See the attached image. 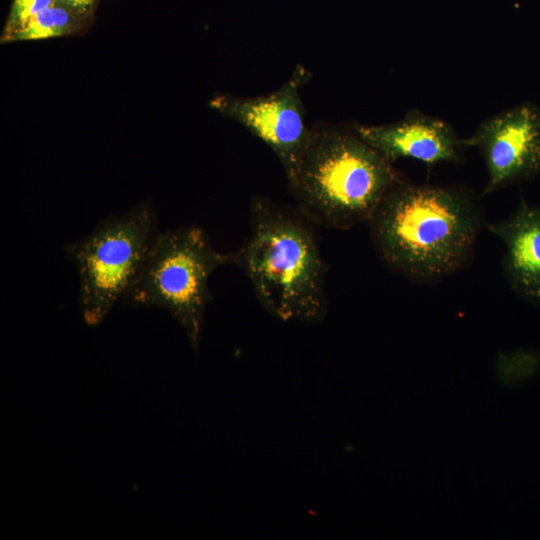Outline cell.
Here are the masks:
<instances>
[{
	"mask_svg": "<svg viewBox=\"0 0 540 540\" xmlns=\"http://www.w3.org/2000/svg\"><path fill=\"white\" fill-rule=\"evenodd\" d=\"M86 20L88 19L54 3L19 27L2 33L1 42L39 40L70 35L82 29Z\"/></svg>",
	"mask_w": 540,
	"mask_h": 540,
	"instance_id": "obj_10",
	"label": "cell"
},
{
	"mask_svg": "<svg viewBox=\"0 0 540 540\" xmlns=\"http://www.w3.org/2000/svg\"><path fill=\"white\" fill-rule=\"evenodd\" d=\"M359 135L386 160L412 158L431 167L440 162H462L469 148L444 120L410 110L400 120L378 125H356Z\"/></svg>",
	"mask_w": 540,
	"mask_h": 540,
	"instance_id": "obj_8",
	"label": "cell"
},
{
	"mask_svg": "<svg viewBox=\"0 0 540 540\" xmlns=\"http://www.w3.org/2000/svg\"><path fill=\"white\" fill-rule=\"evenodd\" d=\"M481 153L488 174V195L540 171V114L522 104L483 120L467 138Z\"/></svg>",
	"mask_w": 540,
	"mask_h": 540,
	"instance_id": "obj_7",
	"label": "cell"
},
{
	"mask_svg": "<svg viewBox=\"0 0 540 540\" xmlns=\"http://www.w3.org/2000/svg\"><path fill=\"white\" fill-rule=\"evenodd\" d=\"M540 370V353L535 351H515L500 353L496 363V373L504 386H516L534 377Z\"/></svg>",
	"mask_w": 540,
	"mask_h": 540,
	"instance_id": "obj_11",
	"label": "cell"
},
{
	"mask_svg": "<svg viewBox=\"0 0 540 540\" xmlns=\"http://www.w3.org/2000/svg\"><path fill=\"white\" fill-rule=\"evenodd\" d=\"M233 264V253L218 251L197 224L160 232L148 259L123 297L125 305L167 310L198 351L205 311L213 296L209 278Z\"/></svg>",
	"mask_w": 540,
	"mask_h": 540,
	"instance_id": "obj_5",
	"label": "cell"
},
{
	"mask_svg": "<svg viewBox=\"0 0 540 540\" xmlns=\"http://www.w3.org/2000/svg\"><path fill=\"white\" fill-rule=\"evenodd\" d=\"M98 2L99 0H55V3L86 19L91 17Z\"/></svg>",
	"mask_w": 540,
	"mask_h": 540,
	"instance_id": "obj_13",
	"label": "cell"
},
{
	"mask_svg": "<svg viewBox=\"0 0 540 540\" xmlns=\"http://www.w3.org/2000/svg\"><path fill=\"white\" fill-rule=\"evenodd\" d=\"M54 3L55 0H13L3 33L19 27Z\"/></svg>",
	"mask_w": 540,
	"mask_h": 540,
	"instance_id": "obj_12",
	"label": "cell"
},
{
	"mask_svg": "<svg viewBox=\"0 0 540 540\" xmlns=\"http://www.w3.org/2000/svg\"><path fill=\"white\" fill-rule=\"evenodd\" d=\"M314 223L298 209L254 196L249 233L233 264L263 308L283 321H319L328 310L326 268Z\"/></svg>",
	"mask_w": 540,
	"mask_h": 540,
	"instance_id": "obj_2",
	"label": "cell"
},
{
	"mask_svg": "<svg viewBox=\"0 0 540 540\" xmlns=\"http://www.w3.org/2000/svg\"><path fill=\"white\" fill-rule=\"evenodd\" d=\"M158 217L148 200L107 216L85 237L63 246L78 275V307L86 325L96 327L140 275L159 235Z\"/></svg>",
	"mask_w": 540,
	"mask_h": 540,
	"instance_id": "obj_4",
	"label": "cell"
},
{
	"mask_svg": "<svg viewBox=\"0 0 540 540\" xmlns=\"http://www.w3.org/2000/svg\"><path fill=\"white\" fill-rule=\"evenodd\" d=\"M309 78V71L299 64L283 85L268 94L256 97L219 94L209 101V106L264 142L288 176L297 166L311 138V126L305 121L299 92Z\"/></svg>",
	"mask_w": 540,
	"mask_h": 540,
	"instance_id": "obj_6",
	"label": "cell"
},
{
	"mask_svg": "<svg viewBox=\"0 0 540 540\" xmlns=\"http://www.w3.org/2000/svg\"><path fill=\"white\" fill-rule=\"evenodd\" d=\"M505 246L503 273L513 291L540 305V205L521 200L512 214L486 225Z\"/></svg>",
	"mask_w": 540,
	"mask_h": 540,
	"instance_id": "obj_9",
	"label": "cell"
},
{
	"mask_svg": "<svg viewBox=\"0 0 540 540\" xmlns=\"http://www.w3.org/2000/svg\"><path fill=\"white\" fill-rule=\"evenodd\" d=\"M366 223L373 247L390 271L428 284L470 264L485 220L472 190L416 184L402 177Z\"/></svg>",
	"mask_w": 540,
	"mask_h": 540,
	"instance_id": "obj_1",
	"label": "cell"
},
{
	"mask_svg": "<svg viewBox=\"0 0 540 540\" xmlns=\"http://www.w3.org/2000/svg\"><path fill=\"white\" fill-rule=\"evenodd\" d=\"M295 169L286 176L297 209L315 225L349 230L367 222L403 176L358 133L315 123Z\"/></svg>",
	"mask_w": 540,
	"mask_h": 540,
	"instance_id": "obj_3",
	"label": "cell"
}]
</instances>
